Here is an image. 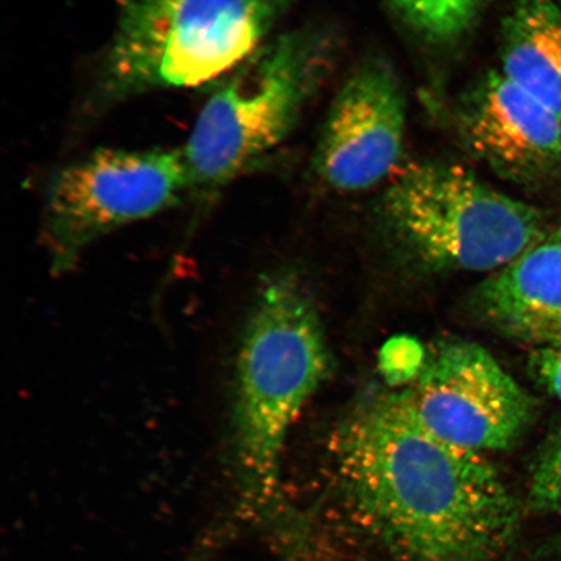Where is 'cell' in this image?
<instances>
[{"label":"cell","instance_id":"obj_1","mask_svg":"<svg viewBox=\"0 0 561 561\" xmlns=\"http://www.w3.org/2000/svg\"><path fill=\"white\" fill-rule=\"evenodd\" d=\"M335 488L351 522L396 561H503L522 507L483 454L427 431L402 392L336 426Z\"/></svg>","mask_w":561,"mask_h":561},{"label":"cell","instance_id":"obj_2","mask_svg":"<svg viewBox=\"0 0 561 561\" xmlns=\"http://www.w3.org/2000/svg\"><path fill=\"white\" fill-rule=\"evenodd\" d=\"M333 356L312 299L293 273L266 279L242 332L230 445L242 510L284 515L280 458L301 410L332 375Z\"/></svg>","mask_w":561,"mask_h":561},{"label":"cell","instance_id":"obj_3","mask_svg":"<svg viewBox=\"0 0 561 561\" xmlns=\"http://www.w3.org/2000/svg\"><path fill=\"white\" fill-rule=\"evenodd\" d=\"M291 0H118L96 98L121 103L228 76L262 47Z\"/></svg>","mask_w":561,"mask_h":561},{"label":"cell","instance_id":"obj_4","mask_svg":"<svg viewBox=\"0 0 561 561\" xmlns=\"http://www.w3.org/2000/svg\"><path fill=\"white\" fill-rule=\"evenodd\" d=\"M383 210L399 240L438 271L493 273L549 234L541 210L445 163L407 168Z\"/></svg>","mask_w":561,"mask_h":561},{"label":"cell","instance_id":"obj_5","mask_svg":"<svg viewBox=\"0 0 561 561\" xmlns=\"http://www.w3.org/2000/svg\"><path fill=\"white\" fill-rule=\"evenodd\" d=\"M319 66L312 38L293 33L231 70L182 147L193 188L226 186L283 142L311 94Z\"/></svg>","mask_w":561,"mask_h":561},{"label":"cell","instance_id":"obj_6","mask_svg":"<svg viewBox=\"0 0 561 561\" xmlns=\"http://www.w3.org/2000/svg\"><path fill=\"white\" fill-rule=\"evenodd\" d=\"M192 188L182 149H100L61 168L44 210L53 271L72 270L90 244L178 205Z\"/></svg>","mask_w":561,"mask_h":561},{"label":"cell","instance_id":"obj_7","mask_svg":"<svg viewBox=\"0 0 561 561\" xmlns=\"http://www.w3.org/2000/svg\"><path fill=\"white\" fill-rule=\"evenodd\" d=\"M427 431L479 454L508 450L535 415L531 397L477 343H445L402 391Z\"/></svg>","mask_w":561,"mask_h":561},{"label":"cell","instance_id":"obj_8","mask_svg":"<svg viewBox=\"0 0 561 561\" xmlns=\"http://www.w3.org/2000/svg\"><path fill=\"white\" fill-rule=\"evenodd\" d=\"M405 102L394 73L370 62L336 95L313 168L329 187L368 191L388 178L402 156Z\"/></svg>","mask_w":561,"mask_h":561},{"label":"cell","instance_id":"obj_9","mask_svg":"<svg viewBox=\"0 0 561 561\" xmlns=\"http://www.w3.org/2000/svg\"><path fill=\"white\" fill-rule=\"evenodd\" d=\"M468 144L511 179L529 180L561 160V118L501 72H491L462 111Z\"/></svg>","mask_w":561,"mask_h":561},{"label":"cell","instance_id":"obj_10","mask_svg":"<svg viewBox=\"0 0 561 561\" xmlns=\"http://www.w3.org/2000/svg\"><path fill=\"white\" fill-rule=\"evenodd\" d=\"M474 304L482 320L535 347L561 341V237L549 231L483 280Z\"/></svg>","mask_w":561,"mask_h":561},{"label":"cell","instance_id":"obj_11","mask_svg":"<svg viewBox=\"0 0 561 561\" xmlns=\"http://www.w3.org/2000/svg\"><path fill=\"white\" fill-rule=\"evenodd\" d=\"M500 72L561 118V3L516 0L504 21Z\"/></svg>","mask_w":561,"mask_h":561},{"label":"cell","instance_id":"obj_12","mask_svg":"<svg viewBox=\"0 0 561 561\" xmlns=\"http://www.w3.org/2000/svg\"><path fill=\"white\" fill-rule=\"evenodd\" d=\"M421 32L446 41L458 37L472 23L482 0H392Z\"/></svg>","mask_w":561,"mask_h":561},{"label":"cell","instance_id":"obj_13","mask_svg":"<svg viewBox=\"0 0 561 561\" xmlns=\"http://www.w3.org/2000/svg\"><path fill=\"white\" fill-rule=\"evenodd\" d=\"M528 507L537 514L561 515V427L547 440L533 468Z\"/></svg>","mask_w":561,"mask_h":561},{"label":"cell","instance_id":"obj_14","mask_svg":"<svg viewBox=\"0 0 561 561\" xmlns=\"http://www.w3.org/2000/svg\"><path fill=\"white\" fill-rule=\"evenodd\" d=\"M529 364L536 381L561 402V341L535 347Z\"/></svg>","mask_w":561,"mask_h":561},{"label":"cell","instance_id":"obj_15","mask_svg":"<svg viewBox=\"0 0 561 561\" xmlns=\"http://www.w3.org/2000/svg\"><path fill=\"white\" fill-rule=\"evenodd\" d=\"M535 561H561V530L539 547Z\"/></svg>","mask_w":561,"mask_h":561},{"label":"cell","instance_id":"obj_16","mask_svg":"<svg viewBox=\"0 0 561 561\" xmlns=\"http://www.w3.org/2000/svg\"><path fill=\"white\" fill-rule=\"evenodd\" d=\"M557 231H558L559 236L561 237V227H559V228L557 229Z\"/></svg>","mask_w":561,"mask_h":561}]
</instances>
